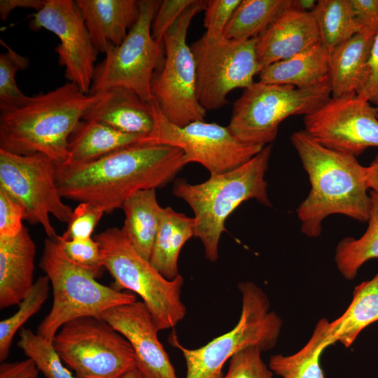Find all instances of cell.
Here are the masks:
<instances>
[{
	"mask_svg": "<svg viewBox=\"0 0 378 378\" xmlns=\"http://www.w3.org/2000/svg\"><path fill=\"white\" fill-rule=\"evenodd\" d=\"M18 346L46 378H76L64 364L50 342L28 328L19 330Z\"/></svg>",
	"mask_w": 378,
	"mask_h": 378,
	"instance_id": "cell-33",
	"label": "cell"
},
{
	"mask_svg": "<svg viewBox=\"0 0 378 378\" xmlns=\"http://www.w3.org/2000/svg\"><path fill=\"white\" fill-rule=\"evenodd\" d=\"M52 344L76 378H120L136 367L128 341L99 318L82 316L68 321Z\"/></svg>",
	"mask_w": 378,
	"mask_h": 378,
	"instance_id": "cell-11",
	"label": "cell"
},
{
	"mask_svg": "<svg viewBox=\"0 0 378 378\" xmlns=\"http://www.w3.org/2000/svg\"><path fill=\"white\" fill-rule=\"evenodd\" d=\"M104 320L131 345L136 367L148 378H177L169 357L158 337L159 331L143 301L113 307L103 312Z\"/></svg>",
	"mask_w": 378,
	"mask_h": 378,
	"instance_id": "cell-17",
	"label": "cell"
},
{
	"mask_svg": "<svg viewBox=\"0 0 378 378\" xmlns=\"http://www.w3.org/2000/svg\"><path fill=\"white\" fill-rule=\"evenodd\" d=\"M52 289V304L37 334L52 342L66 323L82 316L99 318L107 309L136 300L134 294L99 283L74 264L55 239L48 238L39 262Z\"/></svg>",
	"mask_w": 378,
	"mask_h": 378,
	"instance_id": "cell-6",
	"label": "cell"
},
{
	"mask_svg": "<svg viewBox=\"0 0 378 378\" xmlns=\"http://www.w3.org/2000/svg\"><path fill=\"white\" fill-rule=\"evenodd\" d=\"M271 152L272 146L267 145L232 170L210 174L206 181L197 184L183 179L174 184L173 194L193 211L194 237L201 241L209 261L217 260L219 241L226 231V219L242 202L255 200L263 206H272L265 178Z\"/></svg>",
	"mask_w": 378,
	"mask_h": 378,
	"instance_id": "cell-4",
	"label": "cell"
},
{
	"mask_svg": "<svg viewBox=\"0 0 378 378\" xmlns=\"http://www.w3.org/2000/svg\"><path fill=\"white\" fill-rule=\"evenodd\" d=\"M38 370L34 362L27 358L0 365V378H38Z\"/></svg>",
	"mask_w": 378,
	"mask_h": 378,
	"instance_id": "cell-42",
	"label": "cell"
},
{
	"mask_svg": "<svg viewBox=\"0 0 378 378\" xmlns=\"http://www.w3.org/2000/svg\"><path fill=\"white\" fill-rule=\"evenodd\" d=\"M241 0L206 1L204 25L209 36H223L224 30Z\"/></svg>",
	"mask_w": 378,
	"mask_h": 378,
	"instance_id": "cell-38",
	"label": "cell"
},
{
	"mask_svg": "<svg viewBox=\"0 0 378 378\" xmlns=\"http://www.w3.org/2000/svg\"><path fill=\"white\" fill-rule=\"evenodd\" d=\"M55 239L74 264L96 279L102 275L104 267L101 249L94 238L66 239L57 234Z\"/></svg>",
	"mask_w": 378,
	"mask_h": 378,
	"instance_id": "cell-35",
	"label": "cell"
},
{
	"mask_svg": "<svg viewBox=\"0 0 378 378\" xmlns=\"http://www.w3.org/2000/svg\"><path fill=\"white\" fill-rule=\"evenodd\" d=\"M6 51L0 55V104H10L24 99V94L18 88L15 76L18 71L29 65L27 57L19 54L1 39Z\"/></svg>",
	"mask_w": 378,
	"mask_h": 378,
	"instance_id": "cell-34",
	"label": "cell"
},
{
	"mask_svg": "<svg viewBox=\"0 0 378 378\" xmlns=\"http://www.w3.org/2000/svg\"><path fill=\"white\" fill-rule=\"evenodd\" d=\"M257 38L227 39L206 33L190 46L197 71V97L206 110L228 103L227 96L237 88L253 85L260 69L256 55Z\"/></svg>",
	"mask_w": 378,
	"mask_h": 378,
	"instance_id": "cell-12",
	"label": "cell"
},
{
	"mask_svg": "<svg viewBox=\"0 0 378 378\" xmlns=\"http://www.w3.org/2000/svg\"><path fill=\"white\" fill-rule=\"evenodd\" d=\"M105 212L88 202H80L73 211L66 230L61 235L66 239L91 238Z\"/></svg>",
	"mask_w": 378,
	"mask_h": 378,
	"instance_id": "cell-37",
	"label": "cell"
},
{
	"mask_svg": "<svg viewBox=\"0 0 378 378\" xmlns=\"http://www.w3.org/2000/svg\"><path fill=\"white\" fill-rule=\"evenodd\" d=\"M331 97L328 76L307 88L255 82L234 102L228 129L241 143L265 147L276 138L280 124L292 115H307Z\"/></svg>",
	"mask_w": 378,
	"mask_h": 378,
	"instance_id": "cell-8",
	"label": "cell"
},
{
	"mask_svg": "<svg viewBox=\"0 0 378 378\" xmlns=\"http://www.w3.org/2000/svg\"><path fill=\"white\" fill-rule=\"evenodd\" d=\"M316 2L314 0H293L292 7L302 12L312 13Z\"/></svg>",
	"mask_w": 378,
	"mask_h": 378,
	"instance_id": "cell-46",
	"label": "cell"
},
{
	"mask_svg": "<svg viewBox=\"0 0 378 378\" xmlns=\"http://www.w3.org/2000/svg\"><path fill=\"white\" fill-rule=\"evenodd\" d=\"M368 70L367 83L358 94L377 106H378V30L371 50Z\"/></svg>",
	"mask_w": 378,
	"mask_h": 378,
	"instance_id": "cell-41",
	"label": "cell"
},
{
	"mask_svg": "<svg viewBox=\"0 0 378 378\" xmlns=\"http://www.w3.org/2000/svg\"><path fill=\"white\" fill-rule=\"evenodd\" d=\"M186 165L178 148L140 143L92 161L57 166L56 182L63 198L109 213L139 190L164 186Z\"/></svg>",
	"mask_w": 378,
	"mask_h": 378,
	"instance_id": "cell-1",
	"label": "cell"
},
{
	"mask_svg": "<svg viewBox=\"0 0 378 378\" xmlns=\"http://www.w3.org/2000/svg\"><path fill=\"white\" fill-rule=\"evenodd\" d=\"M365 178L368 188L378 194V155L365 167Z\"/></svg>",
	"mask_w": 378,
	"mask_h": 378,
	"instance_id": "cell-45",
	"label": "cell"
},
{
	"mask_svg": "<svg viewBox=\"0 0 378 378\" xmlns=\"http://www.w3.org/2000/svg\"><path fill=\"white\" fill-rule=\"evenodd\" d=\"M378 23L363 29L336 48L329 59L331 97L359 94L368 79V64Z\"/></svg>",
	"mask_w": 378,
	"mask_h": 378,
	"instance_id": "cell-19",
	"label": "cell"
},
{
	"mask_svg": "<svg viewBox=\"0 0 378 378\" xmlns=\"http://www.w3.org/2000/svg\"><path fill=\"white\" fill-rule=\"evenodd\" d=\"M101 95L84 93L67 81L49 92L0 104V149L17 155L40 153L57 167L66 163L71 133Z\"/></svg>",
	"mask_w": 378,
	"mask_h": 378,
	"instance_id": "cell-2",
	"label": "cell"
},
{
	"mask_svg": "<svg viewBox=\"0 0 378 378\" xmlns=\"http://www.w3.org/2000/svg\"><path fill=\"white\" fill-rule=\"evenodd\" d=\"M312 13L320 43L329 54L363 28L355 17L349 0L317 1Z\"/></svg>",
	"mask_w": 378,
	"mask_h": 378,
	"instance_id": "cell-30",
	"label": "cell"
},
{
	"mask_svg": "<svg viewBox=\"0 0 378 378\" xmlns=\"http://www.w3.org/2000/svg\"><path fill=\"white\" fill-rule=\"evenodd\" d=\"M94 239L99 245L103 266L114 279L112 287L140 296L159 331L172 329L184 318L181 274L172 280L164 277L138 253L122 228H107Z\"/></svg>",
	"mask_w": 378,
	"mask_h": 378,
	"instance_id": "cell-5",
	"label": "cell"
},
{
	"mask_svg": "<svg viewBox=\"0 0 378 378\" xmlns=\"http://www.w3.org/2000/svg\"><path fill=\"white\" fill-rule=\"evenodd\" d=\"M121 208L125 214L122 231L138 253L150 260L162 209L158 202L155 189L135 192Z\"/></svg>",
	"mask_w": 378,
	"mask_h": 378,
	"instance_id": "cell-26",
	"label": "cell"
},
{
	"mask_svg": "<svg viewBox=\"0 0 378 378\" xmlns=\"http://www.w3.org/2000/svg\"><path fill=\"white\" fill-rule=\"evenodd\" d=\"M318 43L319 32L312 13L291 6L257 38L255 49L260 71L274 62L292 57Z\"/></svg>",
	"mask_w": 378,
	"mask_h": 378,
	"instance_id": "cell-18",
	"label": "cell"
},
{
	"mask_svg": "<svg viewBox=\"0 0 378 378\" xmlns=\"http://www.w3.org/2000/svg\"><path fill=\"white\" fill-rule=\"evenodd\" d=\"M292 4L293 0H241L223 36L233 40L258 38Z\"/></svg>",
	"mask_w": 378,
	"mask_h": 378,
	"instance_id": "cell-29",
	"label": "cell"
},
{
	"mask_svg": "<svg viewBox=\"0 0 378 378\" xmlns=\"http://www.w3.org/2000/svg\"><path fill=\"white\" fill-rule=\"evenodd\" d=\"M378 321V272L354 290L353 299L341 316L330 323V332L335 343L350 346L360 332Z\"/></svg>",
	"mask_w": 378,
	"mask_h": 378,
	"instance_id": "cell-27",
	"label": "cell"
},
{
	"mask_svg": "<svg viewBox=\"0 0 378 378\" xmlns=\"http://www.w3.org/2000/svg\"><path fill=\"white\" fill-rule=\"evenodd\" d=\"M145 137L122 132L99 122L81 119L68 139L67 162L92 161L120 149L143 143Z\"/></svg>",
	"mask_w": 378,
	"mask_h": 378,
	"instance_id": "cell-23",
	"label": "cell"
},
{
	"mask_svg": "<svg viewBox=\"0 0 378 378\" xmlns=\"http://www.w3.org/2000/svg\"><path fill=\"white\" fill-rule=\"evenodd\" d=\"M100 99L83 115L122 132L148 136L154 127L150 104L144 102L133 91L115 87L100 92Z\"/></svg>",
	"mask_w": 378,
	"mask_h": 378,
	"instance_id": "cell-22",
	"label": "cell"
},
{
	"mask_svg": "<svg viewBox=\"0 0 378 378\" xmlns=\"http://www.w3.org/2000/svg\"><path fill=\"white\" fill-rule=\"evenodd\" d=\"M329 59V52L318 43L292 57L267 66L260 72L259 81L300 89L310 88L328 76Z\"/></svg>",
	"mask_w": 378,
	"mask_h": 378,
	"instance_id": "cell-24",
	"label": "cell"
},
{
	"mask_svg": "<svg viewBox=\"0 0 378 378\" xmlns=\"http://www.w3.org/2000/svg\"><path fill=\"white\" fill-rule=\"evenodd\" d=\"M30 17L31 30L43 29L57 36L59 43L55 51L59 64L65 69L66 78L89 94L99 52L76 1L46 0L44 6Z\"/></svg>",
	"mask_w": 378,
	"mask_h": 378,
	"instance_id": "cell-16",
	"label": "cell"
},
{
	"mask_svg": "<svg viewBox=\"0 0 378 378\" xmlns=\"http://www.w3.org/2000/svg\"><path fill=\"white\" fill-rule=\"evenodd\" d=\"M160 2L139 1L136 22L120 45L108 47L104 59L96 65L90 94L122 87L146 103L153 100L151 85L155 72L162 63V43L153 38L151 26Z\"/></svg>",
	"mask_w": 378,
	"mask_h": 378,
	"instance_id": "cell-10",
	"label": "cell"
},
{
	"mask_svg": "<svg viewBox=\"0 0 378 378\" xmlns=\"http://www.w3.org/2000/svg\"><path fill=\"white\" fill-rule=\"evenodd\" d=\"M194 236V219L167 206L162 208L150 262L166 279L178 273V257L184 244Z\"/></svg>",
	"mask_w": 378,
	"mask_h": 378,
	"instance_id": "cell-25",
	"label": "cell"
},
{
	"mask_svg": "<svg viewBox=\"0 0 378 378\" xmlns=\"http://www.w3.org/2000/svg\"><path fill=\"white\" fill-rule=\"evenodd\" d=\"M56 169L44 155H17L0 149V189L22 206L24 220L41 225L50 239L57 234L50 216L68 223L74 211L62 200Z\"/></svg>",
	"mask_w": 378,
	"mask_h": 378,
	"instance_id": "cell-13",
	"label": "cell"
},
{
	"mask_svg": "<svg viewBox=\"0 0 378 378\" xmlns=\"http://www.w3.org/2000/svg\"><path fill=\"white\" fill-rule=\"evenodd\" d=\"M91 40L99 52L120 45L136 22L140 12L136 0H76Z\"/></svg>",
	"mask_w": 378,
	"mask_h": 378,
	"instance_id": "cell-21",
	"label": "cell"
},
{
	"mask_svg": "<svg viewBox=\"0 0 378 378\" xmlns=\"http://www.w3.org/2000/svg\"><path fill=\"white\" fill-rule=\"evenodd\" d=\"M261 350L255 346L246 347L235 354L223 378H272V370L261 358Z\"/></svg>",
	"mask_w": 378,
	"mask_h": 378,
	"instance_id": "cell-36",
	"label": "cell"
},
{
	"mask_svg": "<svg viewBox=\"0 0 378 378\" xmlns=\"http://www.w3.org/2000/svg\"><path fill=\"white\" fill-rule=\"evenodd\" d=\"M377 111V116H378V106H376Z\"/></svg>",
	"mask_w": 378,
	"mask_h": 378,
	"instance_id": "cell-48",
	"label": "cell"
},
{
	"mask_svg": "<svg viewBox=\"0 0 378 378\" xmlns=\"http://www.w3.org/2000/svg\"><path fill=\"white\" fill-rule=\"evenodd\" d=\"M120 378H148L136 367L127 372Z\"/></svg>",
	"mask_w": 378,
	"mask_h": 378,
	"instance_id": "cell-47",
	"label": "cell"
},
{
	"mask_svg": "<svg viewBox=\"0 0 378 378\" xmlns=\"http://www.w3.org/2000/svg\"><path fill=\"white\" fill-rule=\"evenodd\" d=\"M238 288L241 293V312L232 330L194 349L183 346L175 333L170 335L169 343L184 357L186 378H223L224 365L239 351L255 346L262 351L275 346L282 321L270 311L267 295L250 281L239 283Z\"/></svg>",
	"mask_w": 378,
	"mask_h": 378,
	"instance_id": "cell-7",
	"label": "cell"
},
{
	"mask_svg": "<svg viewBox=\"0 0 378 378\" xmlns=\"http://www.w3.org/2000/svg\"><path fill=\"white\" fill-rule=\"evenodd\" d=\"M36 244L26 227L0 237V309L18 304L32 288Z\"/></svg>",
	"mask_w": 378,
	"mask_h": 378,
	"instance_id": "cell-20",
	"label": "cell"
},
{
	"mask_svg": "<svg viewBox=\"0 0 378 378\" xmlns=\"http://www.w3.org/2000/svg\"><path fill=\"white\" fill-rule=\"evenodd\" d=\"M371 208L368 227L359 238L345 237L335 248V261L347 280L354 279L368 260L378 258V194L370 190Z\"/></svg>",
	"mask_w": 378,
	"mask_h": 378,
	"instance_id": "cell-31",
	"label": "cell"
},
{
	"mask_svg": "<svg viewBox=\"0 0 378 378\" xmlns=\"http://www.w3.org/2000/svg\"><path fill=\"white\" fill-rule=\"evenodd\" d=\"M150 104L154 127L143 142L178 148L184 153L186 164L200 163L210 174L232 170L262 149L241 143L227 127L215 122L200 120L183 127L174 125L163 115L154 99Z\"/></svg>",
	"mask_w": 378,
	"mask_h": 378,
	"instance_id": "cell-14",
	"label": "cell"
},
{
	"mask_svg": "<svg viewBox=\"0 0 378 378\" xmlns=\"http://www.w3.org/2000/svg\"><path fill=\"white\" fill-rule=\"evenodd\" d=\"M192 1L193 0L161 1L152 22L153 38L158 42L163 43L166 31Z\"/></svg>",
	"mask_w": 378,
	"mask_h": 378,
	"instance_id": "cell-39",
	"label": "cell"
},
{
	"mask_svg": "<svg viewBox=\"0 0 378 378\" xmlns=\"http://www.w3.org/2000/svg\"><path fill=\"white\" fill-rule=\"evenodd\" d=\"M354 14L363 27L378 23V0H349Z\"/></svg>",
	"mask_w": 378,
	"mask_h": 378,
	"instance_id": "cell-43",
	"label": "cell"
},
{
	"mask_svg": "<svg viewBox=\"0 0 378 378\" xmlns=\"http://www.w3.org/2000/svg\"><path fill=\"white\" fill-rule=\"evenodd\" d=\"M50 282L46 275L40 276L28 294L18 304L19 307L11 316L0 322V361L4 362L10 353L13 337L22 326L36 314L49 296Z\"/></svg>",
	"mask_w": 378,
	"mask_h": 378,
	"instance_id": "cell-32",
	"label": "cell"
},
{
	"mask_svg": "<svg viewBox=\"0 0 378 378\" xmlns=\"http://www.w3.org/2000/svg\"><path fill=\"white\" fill-rule=\"evenodd\" d=\"M46 2V0H1V19L6 20L9 14L17 8H31L37 12L44 6Z\"/></svg>",
	"mask_w": 378,
	"mask_h": 378,
	"instance_id": "cell-44",
	"label": "cell"
},
{
	"mask_svg": "<svg viewBox=\"0 0 378 378\" xmlns=\"http://www.w3.org/2000/svg\"><path fill=\"white\" fill-rule=\"evenodd\" d=\"M329 325L326 318H321L302 349L290 356H272L269 368L282 378H325L320 364L321 355L327 346L335 343Z\"/></svg>",
	"mask_w": 378,
	"mask_h": 378,
	"instance_id": "cell-28",
	"label": "cell"
},
{
	"mask_svg": "<svg viewBox=\"0 0 378 378\" xmlns=\"http://www.w3.org/2000/svg\"><path fill=\"white\" fill-rule=\"evenodd\" d=\"M290 141L311 184L296 210L301 232L308 237H319L322 222L332 214L368 222L371 198L365 167L356 157L322 146L304 130L293 132Z\"/></svg>",
	"mask_w": 378,
	"mask_h": 378,
	"instance_id": "cell-3",
	"label": "cell"
},
{
	"mask_svg": "<svg viewBox=\"0 0 378 378\" xmlns=\"http://www.w3.org/2000/svg\"><path fill=\"white\" fill-rule=\"evenodd\" d=\"M206 5V1L193 0L166 31L165 57L152 82V95L161 113L180 127L204 120L206 114L197 99L196 64L186 40L192 18Z\"/></svg>",
	"mask_w": 378,
	"mask_h": 378,
	"instance_id": "cell-9",
	"label": "cell"
},
{
	"mask_svg": "<svg viewBox=\"0 0 378 378\" xmlns=\"http://www.w3.org/2000/svg\"><path fill=\"white\" fill-rule=\"evenodd\" d=\"M304 130L322 146L354 156L378 147L376 106L352 94L330 99L304 118Z\"/></svg>",
	"mask_w": 378,
	"mask_h": 378,
	"instance_id": "cell-15",
	"label": "cell"
},
{
	"mask_svg": "<svg viewBox=\"0 0 378 378\" xmlns=\"http://www.w3.org/2000/svg\"><path fill=\"white\" fill-rule=\"evenodd\" d=\"M24 220L22 206L0 189V237H13L22 230Z\"/></svg>",
	"mask_w": 378,
	"mask_h": 378,
	"instance_id": "cell-40",
	"label": "cell"
}]
</instances>
